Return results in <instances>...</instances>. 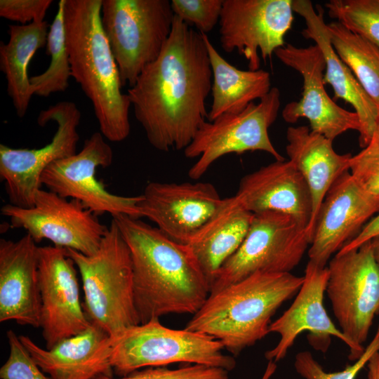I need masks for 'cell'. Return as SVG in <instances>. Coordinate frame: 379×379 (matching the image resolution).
Listing matches in <instances>:
<instances>
[{
	"mask_svg": "<svg viewBox=\"0 0 379 379\" xmlns=\"http://www.w3.org/2000/svg\"><path fill=\"white\" fill-rule=\"evenodd\" d=\"M379 351V324L376 332L362 355L354 362L337 372H326L308 351L300 352L295 355L294 367L296 372L305 379H354L367 364L371 357Z\"/></svg>",
	"mask_w": 379,
	"mask_h": 379,
	"instance_id": "4dcf8cb0",
	"label": "cell"
},
{
	"mask_svg": "<svg viewBox=\"0 0 379 379\" xmlns=\"http://www.w3.org/2000/svg\"><path fill=\"white\" fill-rule=\"evenodd\" d=\"M328 267H321L308 261L303 283L291 305L269 327L280 338L265 357L275 363L283 359L298 335L309 332L308 341L313 348L326 352L331 337L340 339L350 348L349 358L356 361L359 356L354 345L338 328L324 306V296L328 280Z\"/></svg>",
	"mask_w": 379,
	"mask_h": 379,
	"instance_id": "e0dca14e",
	"label": "cell"
},
{
	"mask_svg": "<svg viewBox=\"0 0 379 379\" xmlns=\"http://www.w3.org/2000/svg\"><path fill=\"white\" fill-rule=\"evenodd\" d=\"M326 292L341 332L359 357L374 317L379 314V267L371 241L358 248L338 252L329 261Z\"/></svg>",
	"mask_w": 379,
	"mask_h": 379,
	"instance_id": "30bf717a",
	"label": "cell"
},
{
	"mask_svg": "<svg viewBox=\"0 0 379 379\" xmlns=\"http://www.w3.org/2000/svg\"><path fill=\"white\" fill-rule=\"evenodd\" d=\"M277 369V364L273 361H268L267 367L261 379H270Z\"/></svg>",
	"mask_w": 379,
	"mask_h": 379,
	"instance_id": "f35d334b",
	"label": "cell"
},
{
	"mask_svg": "<svg viewBox=\"0 0 379 379\" xmlns=\"http://www.w3.org/2000/svg\"><path fill=\"white\" fill-rule=\"evenodd\" d=\"M224 0H172L175 16L207 34L219 23Z\"/></svg>",
	"mask_w": 379,
	"mask_h": 379,
	"instance_id": "1f68e13d",
	"label": "cell"
},
{
	"mask_svg": "<svg viewBox=\"0 0 379 379\" xmlns=\"http://www.w3.org/2000/svg\"><path fill=\"white\" fill-rule=\"evenodd\" d=\"M366 366L367 379H379V351L371 357Z\"/></svg>",
	"mask_w": 379,
	"mask_h": 379,
	"instance_id": "74e56055",
	"label": "cell"
},
{
	"mask_svg": "<svg viewBox=\"0 0 379 379\" xmlns=\"http://www.w3.org/2000/svg\"><path fill=\"white\" fill-rule=\"evenodd\" d=\"M370 143L373 144V145H374L375 146L379 147V125H378V129H377V131H376V132H375V135H374V136H373V138L371 140Z\"/></svg>",
	"mask_w": 379,
	"mask_h": 379,
	"instance_id": "60d3db41",
	"label": "cell"
},
{
	"mask_svg": "<svg viewBox=\"0 0 379 379\" xmlns=\"http://www.w3.org/2000/svg\"><path fill=\"white\" fill-rule=\"evenodd\" d=\"M379 212V199L367 194L350 171L340 175L327 192L319 211L309 261L321 267L354 239L365 222Z\"/></svg>",
	"mask_w": 379,
	"mask_h": 379,
	"instance_id": "d6986e66",
	"label": "cell"
},
{
	"mask_svg": "<svg viewBox=\"0 0 379 379\" xmlns=\"http://www.w3.org/2000/svg\"><path fill=\"white\" fill-rule=\"evenodd\" d=\"M325 7L335 22L379 46V0H330Z\"/></svg>",
	"mask_w": 379,
	"mask_h": 379,
	"instance_id": "f546056e",
	"label": "cell"
},
{
	"mask_svg": "<svg viewBox=\"0 0 379 379\" xmlns=\"http://www.w3.org/2000/svg\"><path fill=\"white\" fill-rule=\"evenodd\" d=\"M9 356L0 369L1 379H51L46 376L15 332L6 333Z\"/></svg>",
	"mask_w": 379,
	"mask_h": 379,
	"instance_id": "836d02e7",
	"label": "cell"
},
{
	"mask_svg": "<svg viewBox=\"0 0 379 379\" xmlns=\"http://www.w3.org/2000/svg\"><path fill=\"white\" fill-rule=\"evenodd\" d=\"M174 18L168 0H102L101 23L123 86L159 57Z\"/></svg>",
	"mask_w": 379,
	"mask_h": 379,
	"instance_id": "52a82bcc",
	"label": "cell"
},
{
	"mask_svg": "<svg viewBox=\"0 0 379 379\" xmlns=\"http://www.w3.org/2000/svg\"><path fill=\"white\" fill-rule=\"evenodd\" d=\"M224 199L210 182H151L141 194L138 207L142 217L172 239L186 244Z\"/></svg>",
	"mask_w": 379,
	"mask_h": 379,
	"instance_id": "ac0fdd59",
	"label": "cell"
},
{
	"mask_svg": "<svg viewBox=\"0 0 379 379\" xmlns=\"http://www.w3.org/2000/svg\"><path fill=\"white\" fill-rule=\"evenodd\" d=\"M112 161L111 146L97 131L85 140L79 152L50 164L41 175V183L62 197L78 200L96 215L109 213L112 217L126 215L142 218L138 207L141 194H114L97 180L96 169L109 167Z\"/></svg>",
	"mask_w": 379,
	"mask_h": 379,
	"instance_id": "7c38bea8",
	"label": "cell"
},
{
	"mask_svg": "<svg viewBox=\"0 0 379 379\" xmlns=\"http://www.w3.org/2000/svg\"><path fill=\"white\" fill-rule=\"evenodd\" d=\"M280 105V91L272 87L258 104L251 102L239 113L224 114L204 121L184 149L187 158H198L188 171L190 178L199 179L216 160L232 153L258 150L270 154L276 161L285 160L274 147L268 132Z\"/></svg>",
	"mask_w": 379,
	"mask_h": 379,
	"instance_id": "9c48e42d",
	"label": "cell"
},
{
	"mask_svg": "<svg viewBox=\"0 0 379 379\" xmlns=\"http://www.w3.org/2000/svg\"><path fill=\"white\" fill-rule=\"evenodd\" d=\"M19 339L39 367L51 379L112 376L111 338L93 324L85 331L60 341L50 350L39 347L28 336L21 335Z\"/></svg>",
	"mask_w": 379,
	"mask_h": 379,
	"instance_id": "603a6c76",
	"label": "cell"
},
{
	"mask_svg": "<svg viewBox=\"0 0 379 379\" xmlns=\"http://www.w3.org/2000/svg\"><path fill=\"white\" fill-rule=\"evenodd\" d=\"M36 243L26 234L0 240V321L40 327L41 296Z\"/></svg>",
	"mask_w": 379,
	"mask_h": 379,
	"instance_id": "ffe728a7",
	"label": "cell"
},
{
	"mask_svg": "<svg viewBox=\"0 0 379 379\" xmlns=\"http://www.w3.org/2000/svg\"><path fill=\"white\" fill-rule=\"evenodd\" d=\"M222 343L197 331L173 329L159 319L128 327L111 338L110 364L124 377L141 368L164 367L173 363L201 364L232 371L233 357L225 354Z\"/></svg>",
	"mask_w": 379,
	"mask_h": 379,
	"instance_id": "8992f818",
	"label": "cell"
},
{
	"mask_svg": "<svg viewBox=\"0 0 379 379\" xmlns=\"http://www.w3.org/2000/svg\"><path fill=\"white\" fill-rule=\"evenodd\" d=\"M349 171L367 194L379 199V147L370 143L352 156Z\"/></svg>",
	"mask_w": 379,
	"mask_h": 379,
	"instance_id": "e575fe53",
	"label": "cell"
},
{
	"mask_svg": "<svg viewBox=\"0 0 379 379\" xmlns=\"http://www.w3.org/2000/svg\"><path fill=\"white\" fill-rule=\"evenodd\" d=\"M286 140V151L289 160L300 172L310 192L312 211L307 232L312 241L321 205L333 184L349 171L352 155L337 153L332 140L311 131L306 126L288 128Z\"/></svg>",
	"mask_w": 379,
	"mask_h": 379,
	"instance_id": "cb8c5ba5",
	"label": "cell"
},
{
	"mask_svg": "<svg viewBox=\"0 0 379 379\" xmlns=\"http://www.w3.org/2000/svg\"><path fill=\"white\" fill-rule=\"evenodd\" d=\"M311 243L307 230L290 215L274 211L253 213L246 237L218 271L210 293L256 272H291Z\"/></svg>",
	"mask_w": 379,
	"mask_h": 379,
	"instance_id": "ba28073f",
	"label": "cell"
},
{
	"mask_svg": "<svg viewBox=\"0 0 379 379\" xmlns=\"http://www.w3.org/2000/svg\"><path fill=\"white\" fill-rule=\"evenodd\" d=\"M81 117L74 102H57L41 110L36 119L41 127L50 121L57 124L51 142L39 149H15L0 145V177L5 182L9 204L21 208L33 206L35 195L42 186L41 178L45 169L54 161L77 153Z\"/></svg>",
	"mask_w": 379,
	"mask_h": 379,
	"instance_id": "8fae6325",
	"label": "cell"
},
{
	"mask_svg": "<svg viewBox=\"0 0 379 379\" xmlns=\"http://www.w3.org/2000/svg\"><path fill=\"white\" fill-rule=\"evenodd\" d=\"M379 234V212L378 215L366 223L350 241L347 243L338 252L344 253L358 248L364 243L371 241Z\"/></svg>",
	"mask_w": 379,
	"mask_h": 379,
	"instance_id": "8d00e7d4",
	"label": "cell"
},
{
	"mask_svg": "<svg viewBox=\"0 0 379 379\" xmlns=\"http://www.w3.org/2000/svg\"><path fill=\"white\" fill-rule=\"evenodd\" d=\"M78 268L90 322L110 338L140 324L133 293L131 251L112 219L97 251L86 255L66 248Z\"/></svg>",
	"mask_w": 379,
	"mask_h": 379,
	"instance_id": "5b68a950",
	"label": "cell"
},
{
	"mask_svg": "<svg viewBox=\"0 0 379 379\" xmlns=\"http://www.w3.org/2000/svg\"><path fill=\"white\" fill-rule=\"evenodd\" d=\"M303 281L291 272L253 274L210 293L185 328L209 335L238 355L270 333L272 317Z\"/></svg>",
	"mask_w": 379,
	"mask_h": 379,
	"instance_id": "277c9868",
	"label": "cell"
},
{
	"mask_svg": "<svg viewBox=\"0 0 379 379\" xmlns=\"http://www.w3.org/2000/svg\"><path fill=\"white\" fill-rule=\"evenodd\" d=\"M293 12L300 15L306 27L302 34L312 39L320 48L325 60L324 82L331 86L334 99L350 104L357 114L361 128L359 145L364 148L371 142L379 125V106L368 95L354 74L335 51L324 20V10H315L310 0H293Z\"/></svg>",
	"mask_w": 379,
	"mask_h": 379,
	"instance_id": "44dd1931",
	"label": "cell"
},
{
	"mask_svg": "<svg viewBox=\"0 0 379 379\" xmlns=\"http://www.w3.org/2000/svg\"><path fill=\"white\" fill-rule=\"evenodd\" d=\"M235 195L253 213H284L307 230L312 211L311 194L303 176L290 160L276 161L246 175Z\"/></svg>",
	"mask_w": 379,
	"mask_h": 379,
	"instance_id": "7402d4cb",
	"label": "cell"
},
{
	"mask_svg": "<svg viewBox=\"0 0 379 379\" xmlns=\"http://www.w3.org/2000/svg\"><path fill=\"white\" fill-rule=\"evenodd\" d=\"M93 379H228V371L201 364H188L176 369L151 367L116 378L98 375Z\"/></svg>",
	"mask_w": 379,
	"mask_h": 379,
	"instance_id": "d6a6232c",
	"label": "cell"
},
{
	"mask_svg": "<svg viewBox=\"0 0 379 379\" xmlns=\"http://www.w3.org/2000/svg\"><path fill=\"white\" fill-rule=\"evenodd\" d=\"M253 217L236 195L225 198L218 210L186 244L210 286L221 267L242 244Z\"/></svg>",
	"mask_w": 379,
	"mask_h": 379,
	"instance_id": "d4e9b609",
	"label": "cell"
},
{
	"mask_svg": "<svg viewBox=\"0 0 379 379\" xmlns=\"http://www.w3.org/2000/svg\"><path fill=\"white\" fill-rule=\"evenodd\" d=\"M274 55L284 65L299 72L303 81L300 99L288 102L282 110L286 122L294 124L306 118L311 131L332 141L347 131L359 132L361 125L356 112L338 105L325 89V60L316 44L300 48L286 44L277 49Z\"/></svg>",
	"mask_w": 379,
	"mask_h": 379,
	"instance_id": "9a60e30c",
	"label": "cell"
},
{
	"mask_svg": "<svg viewBox=\"0 0 379 379\" xmlns=\"http://www.w3.org/2000/svg\"><path fill=\"white\" fill-rule=\"evenodd\" d=\"M131 251L140 324L170 314H194L210 284L190 247L140 218L112 217Z\"/></svg>",
	"mask_w": 379,
	"mask_h": 379,
	"instance_id": "7a4b0ae2",
	"label": "cell"
},
{
	"mask_svg": "<svg viewBox=\"0 0 379 379\" xmlns=\"http://www.w3.org/2000/svg\"><path fill=\"white\" fill-rule=\"evenodd\" d=\"M293 0H224L219 21L220 41L227 53L237 51L250 70L260 69L285 45L293 21Z\"/></svg>",
	"mask_w": 379,
	"mask_h": 379,
	"instance_id": "5bb4252c",
	"label": "cell"
},
{
	"mask_svg": "<svg viewBox=\"0 0 379 379\" xmlns=\"http://www.w3.org/2000/svg\"><path fill=\"white\" fill-rule=\"evenodd\" d=\"M373 257L379 267V234L371 240Z\"/></svg>",
	"mask_w": 379,
	"mask_h": 379,
	"instance_id": "ab89813d",
	"label": "cell"
},
{
	"mask_svg": "<svg viewBox=\"0 0 379 379\" xmlns=\"http://www.w3.org/2000/svg\"><path fill=\"white\" fill-rule=\"evenodd\" d=\"M102 0H64L71 77L93 106L100 132L111 142L128 138L131 103L101 23Z\"/></svg>",
	"mask_w": 379,
	"mask_h": 379,
	"instance_id": "3957f363",
	"label": "cell"
},
{
	"mask_svg": "<svg viewBox=\"0 0 379 379\" xmlns=\"http://www.w3.org/2000/svg\"><path fill=\"white\" fill-rule=\"evenodd\" d=\"M75 266L65 248H38L40 327L47 350L92 325L80 301Z\"/></svg>",
	"mask_w": 379,
	"mask_h": 379,
	"instance_id": "2e32d148",
	"label": "cell"
},
{
	"mask_svg": "<svg viewBox=\"0 0 379 379\" xmlns=\"http://www.w3.org/2000/svg\"><path fill=\"white\" fill-rule=\"evenodd\" d=\"M208 50L213 74V98L208 121L224 114L243 111L271 90L270 74L263 69L242 70L228 62L216 50L207 34L201 33Z\"/></svg>",
	"mask_w": 379,
	"mask_h": 379,
	"instance_id": "484cf974",
	"label": "cell"
},
{
	"mask_svg": "<svg viewBox=\"0 0 379 379\" xmlns=\"http://www.w3.org/2000/svg\"><path fill=\"white\" fill-rule=\"evenodd\" d=\"M213 74L202 34L175 16L159 57L127 94L136 120L156 149H185L208 119Z\"/></svg>",
	"mask_w": 379,
	"mask_h": 379,
	"instance_id": "6da1fadb",
	"label": "cell"
},
{
	"mask_svg": "<svg viewBox=\"0 0 379 379\" xmlns=\"http://www.w3.org/2000/svg\"><path fill=\"white\" fill-rule=\"evenodd\" d=\"M50 25L46 21L27 25H9L7 43L0 44V70L6 79V90L18 117L28 109L32 90L27 70L35 53L47 43Z\"/></svg>",
	"mask_w": 379,
	"mask_h": 379,
	"instance_id": "4316f807",
	"label": "cell"
},
{
	"mask_svg": "<svg viewBox=\"0 0 379 379\" xmlns=\"http://www.w3.org/2000/svg\"><path fill=\"white\" fill-rule=\"evenodd\" d=\"M1 213L14 228L27 231L36 243L46 239L54 246L72 248L86 255L98 249L107 227L78 200H67L43 189L36 194L30 208L7 204Z\"/></svg>",
	"mask_w": 379,
	"mask_h": 379,
	"instance_id": "4fadbf2b",
	"label": "cell"
},
{
	"mask_svg": "<svg viewBox=\"0 0 379 379\" xmlns=\"http://www.w3.org/2000/svg\"><path fill=\"white\" fill-rule=\"evenodd\" d=\"M52 0H0V16L21 25L44 21Z\"/></svg>",
	"mask_w": 379,
	"mask_h": 379,
	"instance_id": "d590c367",
	"label": "cell"
},
{
	"mask_svg": "<svg viewBox=\"0 0 379 379\" xmlns=\"http://www.w3.org/2000/svg\"><path fill=\"white\" fill-rule=\"evenodd\" d=\"M331 42L362 87L379 106V46L341 24H326Z\"/></svg>",
	"mask_w": 379,
	"mask_h": 379,
	"instance_id": "83f0119b",
	"label": "cell"
},
{
	"mask_svg": "<svg viewBox=\"0 0 379 379\" xmlns=\"http://www.w3.org/2000/svg\"><path fill=\"white\" fill-rule=\"evenodd\" d=\"M46 45V53L51 56L50 65L43 73L29 79L33 95L40 97L64 92L69 86L71 68L64 23V0H60L58 4Z\"/></svg>",
	"mask_w": 379,
	"mask_h": 379,
	"instance_id": "f1b7e54d",
	"label": "cell"
}]
</instances>
